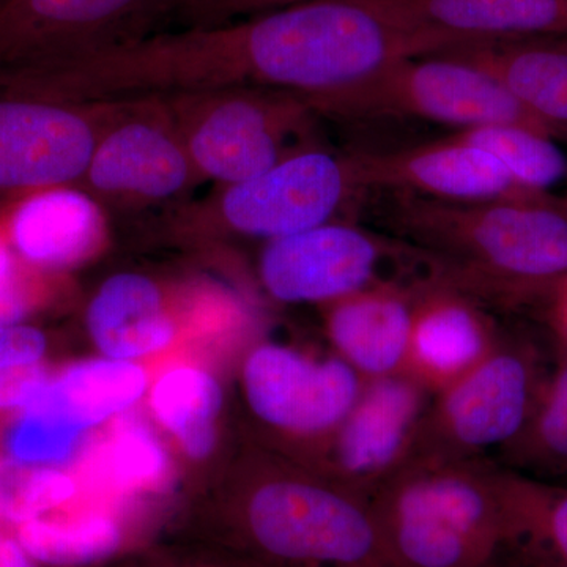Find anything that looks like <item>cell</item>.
I'll list each match as a JSON object with an SVG mask.
<instances>
[{
    "label": "cell",
    "mask_w": 567,
    "mask_h": 567,
    "mask_svg": "<svg viewBox=\"0 0 567 567\" xmlns=\"http://www.w3.org/2000/svg\"><path fill=\"white\" fill-rule=\"evenodd\" d=\"M462 43L450 33L404 24L369 0H309L240 20L152 33L32 71L25 87L84 103L267 89L311 104L390 63Z\"/></svg>",
    "instance_id": "1"
},
{
    "label": "cell",
    "mask_w": 567,
    "mask_h": 567,
    "mask_svg": "<svg viewBox=\"0 0 567 567\" xmlns=\"http://www.w3.org/2000/svg\"><path fill=\"white\" fill-rule=\"evenodd\" d=\"M375 216L429 275L484 305L535 308L567 279V203L546 194L443 203L377 192Z\"/></svg>",
    "instance_id": "2"
},
{
    "label": "cell",
    "mask_w": 567,
    "mask_h": 567,
    "mask_svg": "<svg viewBox=\"0 0 567 567\" xmlns=\"http://www.w3.org/2000/svg\"><path fill=\"white\" fill-rule=\"evenodd\" d=\"M527 477L498 462H409L371 496L395 567H486L525 535Z\"/></svg>",
    "instance_id": "3"
},
{
    "label": "cell",
    "mask_w": 567,
    "mask_h": 567,
    "mask_svg": "<svg viewBox=\"0 0 567 567\" xmlns=\"http://www.w3.org/2000/svg\"><path fill=\"white\" fill-rule=\"evenodd\" d=\"M546 353L532 336L502 330L483 361L432 398L409 462L498 457L535 413L554 365Z\"/></svg>",
    "instance_id": "4"
},
{
    "label": "cell",
    "mask_w": 567,
    "mask_h": 567,
    "mask_svg": "<svg viewBox=\"0 0 567 567\" xmlns=\"http://www.w3.org/2000/svg\"><path fill=\"white\" fill-rule=\"evenodd\" d=\"M246 543L287 567H395L371 499L328 480L271 477L241 509Z\"/></svg>",
    "instance_id": "5"
},
{
    "label": "cell",
    "mask_w": 567,
    "mask_h": 567,
    "mask_svg": "<svg viewBox=\"0 0 567 567\" xmlns=\"http://www.w3.org/2000/svg\"><path fill=\"white\" fill-rule=\"evenodd\" d=\"M173 118L200 181H248L293 153L320 145L303 96L267 89H219L156 96Z\"/></svg>",
    "instance_id": "6"
},
{
    "label": "cell",
    "mask_w": 567,
    "mask_h": 567,
    "mask_svg": "<svg viewBox=\"0 0 567 567\" xmlns=\"http://www.w3.org/2000/svg\"><path fill=\"white\" fill-rule=\"evenodd\" d=\"M364 197L347 155L322 145L287 156L248 181L218 186L199 200L163 212L178 229L208 230L274 241L339 219Z\"/></svg>",
    "instance_id": "7"
},
{
    "label": "cell",
    "mask_w": 567,
    "mask_h": 567,
    "mask_svg": "<svg viewBox=\"0 0 567 567\" xmlns=\"http://www.w3.org/2000/svg\"><path fill=\"white\" fill-rule=\"evenodd\" d=\"M311 106L324 117L349 121L417 118L453 126L456 132L517 125L554 137L498 78L446 52L390 63Z\"/></svg>",
    "instance_id": "8"
},
{
    "label": "cell",
    "mask_w": 567,
    "mask_h": 567,
    "mask_svg": "<svg viewBox=\"0 0 567 567\" xmlns=\"http://www.w3.org/2000/svg\"><path fill=\"white\" fill-rule=\"evenodd\" d=\"M125 102H63L0 85V216L32 194L76 189Z\"/></svg>",
    "instance_id": "9"
},
{
    "label": "cell",
    "mask_w": 567,
    "mask_h": 567,
    "mask_svg": "<svg viewBox=\"0 0 567 567\" xmlns=\"http://www.w3.org/2000/svg\"><path fill=\"white\" fill-rule=\"evenodd\" d=\"M174 6L175 0H0V76L164 31Z\"/></svg>",
    "instance_id": "10"
},
{
    "label": "cell",
    "mask_w": 567,
    "mask_h": 567,
    "mask_svg": "<svg viewBox=\"0 0 567 567\" xmlns=\"http://www.w3.org/2000/svg\"><path fill=\"white\" fill-rule=\"evenodd\" d=\"M200 183L163 100L148 96L126 100L100 137L76 192L115 210H167Z\"/></svg>",
    "instance_id": "11"
},
{
    "label": "cell",
    "mask_w": 567,
    "mask_h": 567,
    "mask_svg": "<svg viewBox=\"0 0 567 567\" xmlns=\"http://www.w3.org/2000/svg\"><path fill=\"white\" fill-rule=\"evenodd\" d=\"M415 251L390 235L347 223H324L268 241L260 256L265 290L284 303L328 305L385 278V265Z\"/></svg>",
    "instance_id": "12"
},
{
    "label": "cell",
    "mask_w": 567,
    "mask_h": 567,
    "mask_svg": "<svg viewBox=\"0 0 567 567\" xmlns=\"http://www.w3.org/2000/svg\"><path fill=\"white\" fill-rule=\"evenodd\" d=\"M432 398L406 372L365 380L350 412L323 442L328 480L371 499L409 464Z\"/></svg>",
    "instance_id": "13"
},
{
    "label": "cell",
    "mask_w": 567,
    "mask_h": 567,
    "mask_svg": "<svg viewBox=\"0 0 567 567\" xmlns=\"http://www.w3.org/2000/svg\"><path fill=\"white\" fill-rule=\"evenodd\" d=\"M244 382L248 404L265 424L324 442L357 402L365 380L338 354L317 360L265 344L246 360Z\"/></svg>",
    "instance_id": "14"
},
{
    "label": "cell",
    "mask_w": 567,
    "mask_h": 567,
    "mask_svg": "<svg viewBox=\"0 0 567 567\" xmlns=\"http://www.w3.org/2000/svg\"><path fill=\"white\" fill-rule=\"evenodd\" d=\"M358 188L415 194L443 203H492L546 196L518 185L486 152L443 137L398 152L347 153Z\"/></svg>",
    "instance_id": "15"
},
{
    "label": "cell",
    "mask_w": 567,
    "mask_h": 567,
    "mask_svg": "<svg viewBox=\"0 0 567 567\" xmlns=\"http://www.w3.org/2000/svg\"><path fill=\"white\" fill-rule=\"evenodd\" d=\"M499 334L483 301L427 275L417 284L405 372L439 394L483 361Z\"/></svg>",
    "instance_id": "16"
},
{
    "label": "cell",
    "mask_w": 567,
    "mask_h": 567,
    "mask_svg": "<svg viewBox=\"0 0 567 567\" xmlns=\"http://www.w3.org/2000/svg\"><path fill=\"white\" fill-rule=\"evenodd\" d=\"M417 284L383 279L324 305L334 354L364 380L405 372Z\"/></svg>",
    "instance_id": "17"
},
{
    "label": "cell",
    "mask_w": 567,
    "mask_h": 567,
    "mask_svg": "<svg viewBox=\"0 0 567 567\" xmlns=\"http://www.w3.org/2000/svg\"><path fill=\"white\" fill-rule=\"evenodd\" d=\"M443 52L494 74L555 140L567 141V37L475 40Z\"/></svg>",
    "instance_id": "18"
},
{
    "label": "cell",
    "mask_w": 567,
    "mask_h": 567,
    "mask_svg": "<svg viewBox=\"0 0 567 567\" xmlns=\"http://www.w3.org/2000/svg\"><path fill=\"white\" fill-rule=\"evenodd\" d=\"M413 28L466 41L567 37V0H369Z\"/></svg>",
    "instance_id": "19"
},
{
    "label": "cell",
    "mask_w": 567,
    "mask_h": 567,
    "mask_svg": "<svg viewBox=\"0 0 567 567\" xmlns=\"http://www.w3.org/2000/svg\"><path fill=\"white\" fill-rule=\"evenodd\" d=\"M87 324L99 349L115 360L158 352L175 334L159 287L134 274L103 284L89 306Z\"/></svg>",
    "instance_id": "20"
},
{
    "label": "cell",
    "mask_w": 567,
    "mask_h": 567,
    "mask_svg": "<svg viewBox=\"0 0 567 567\" xmlns=\"http://www.w3.org/2000/svg\"><path fill=\"white\" fill-rule=\"evenodd\" d=\"M87 197L76 189L32 194L0 216L11 244L35 265L58 267L80 259L92 244Z\"/></svg>",
    "instance_id": "21"
},
{
    "label": "cell",
    "mask_w": 567,
    "mask_h": 567,
    "mask_svg": "<svg viewBox=\"0 0 567 567\" xmlns=\"http://www.w3.org/2000/svg\"><path fill=\"white\" fill-rule=\"evenodd\" d=\"M144 390L145 375L137 365L122 360L89 361L50 382L28 409L65 417L85 429L134 404Z\"/></svg>",
    "instance_id": "22"
},
{
    "label": "cell",
    "mask_w": 567,
    "mask_h": 567,
    "mask_svg": "<svg viewBox=\"0 0 567 567\" xmlns=\"http://www.w3.org/2000/svg\"><path fill=\"white\" fill-rule=\"evenodd\" d=\"M558 357L522 435L495 462L520 475L567 487V347Z\"/></svg>",
    "instance_id": "23"
},
{
    "label": "cell",
    "mask_w": 567,
    "mask_h": 567,
    "mask_svg": "<svg viewBox=\"0 0 567 567\" xmlns=\"http://www.w3.org/2000/svg\"><path fill=\"white\" fill-rule=\"evenodd\" d=\"M450 140L486 152L525 189H548L567 178V158L554 137L517 125H491L450 134Z\"/></svg>",
    "instance_id": "24"
},
{
    "label": "cell",
    "mask_w": 567,
    "mask_h": 567,
    "mask_svg": "<svg viewBox=\"0 0 567 567\" xmlns=\"http://www.w3.org/2000/svg\"><path fill=\"white\" fill-rule=\"evenodd\" d=\"M221 401V390L216 380L189 368L175 369L162 377L152 395L156 416L177 435L186 453L193 457L210 453Z\"/></svg>",
    "instance_id": "25"
},
{
    "label": "cell",
    "mask_w": 567,
    "mask_h": 567,
    "mask_svg": "<svg viewBox=\"0 0 567 567\" xmlns=\"http://www.w3.org/2000/svg\"><path fill=\"white\" fill-rule=\"evenodd\" d=\"M18 539L37 561L52 566H81L112 554L121 533L107 518L63 522L33 520L20 527Z\"/></svg>",
    "instance_id": "26"
},
{
    "label": "cell",
    "mask_w": 567,
    "mask_h": 567,
    "mask_svg": "<svg viewBox=\"0 0 567 567\" xmlns=\"http://www.w3.org/2000/svg\"><path fill=\"white\" fill-rule=\"evenodd\" d=\"M73 494V481L61 472L0 458V522L25 524Z\"/></svg>",
    "instance_id": "27"
},
{
    "label": "cell",
    "mask_w": 567,
    "mask_h": 567,
    "mask_svg": "<svg viewBox=\"0 0 567 567\" xmlns=\"http://www.w3.org/2000/svg\"><path fill=\"white\" fill-rule=\"evenodd\" d=\"M84 429L52 413L25 409L7 435L11 456L28 464H59L76 450Z\"/></svg>",
    "instance_id": "28"
},
{
    "label": "cell",
    "mask_w": 567,
    "mask_h": 567,
    "mask_svg": "<svg viewBox=\"0 0 567 567\" xmlns=\"http://www.w3.org/2000/svg\"><path fill=\"white\" fill-rule=\"evenodd\" d=\"M525 535L535 537L567 567V487L527 477Z\"/></svg>",
    "instance_id": "29"
},
{
    "label": "cell",
    "mask_w": 567,
    "mask_h": 567,
    "mask_svg": "<svg viewBox=\"0 0 567 567\" xmlns=\"http://www.w3.org/2000/svg\"><path fill=\"white\" fill-rule=\"evenodd\" d=\"M112 473L123 486L140 487L163 475L166 457L151 432L136 424L118 431L111 447Z\"/></svg>",
    "instance_id": "30"
},
{
    "label": "cell",
    "mask_w": 567,
    "mask_h": 567,
    "mask_svg": "<svg viewBox=\"0 0 567 567\" xmlns=\"http://www.w3.org/2000/svg\"><path fill=\"white\" fill-rule=\"evenodd\" d=\"M47 369L25 364L0 371V409H28L50 385Z\"/></svg>",
    "instance_id": "31"
},
{
    "label": "cell",
    "mask_w": 567,
    "mask_h": 567,
    "mask_svg": "<svg viewBox=\"0 0 567 567\" xmlns=\"http://www.w3.org/2000/svg\"><path fill=\"white\" fill-rule=\"evenodd\" d=\"M44 350L47 339L35 328L0 324V371L37 363Z\"/></svg>",
    "instance_id": "32"
},
{
    "label": "cell",
    "mask_w": 567,
    "mask_h": 567,
    "mask_svg": "<svg viewBox=\"0 0 567 567\" xmlns=\"http://www.w3.org/2000/svg\"><path fill=\"white\" fill-rule=\"evenodd\" d=\"M303 2H309V0H212L203 10L197 11L192 21L183 28L240 20V18L286 9V7Z\"/></svg>",
    "instance_id": "33"
},
{
    "label": "cell",
    "mask_w": 567,
    "mask_h": 567,
    "mask_svg": "<svg viewBox=\"0 0 567 567\" xmlns=\"http://www.w3.org/2000/svg\"><path fill=\"white\" fill-rule=\"evenodd\" d=\"M486 567H565L535 537L524 535L507 544Z\"/></svg>",
    "instance_id": "34"
},
{
    "label": "cell",
    "mask_w": 567,
    "mask_h": 567,
    "mask_svg": "<svg viewBox=\"0 0 567 567\" xmlns=\"http://www.w3.org/2000/svg\"><path fill=\"white\" fill-rule=\"evenodd\" d=\"M558 346L567 347V279L535 306Z\"/></svg>",
    "instance_id": "35"
},
{
    "label": "cell",
    "mask_w": 567,
    "mask_h": 567,
    "mask_svg": "<svg viewBox=\"0 0 567 567\" xmlns=\"http://www.w3.org/2000/svg\"><path fill=\"white\" fill-rule=\"evenodd\" d=\"M0 567H37L20 540L0 533Z\"/></svg>",
    "instance_id": "36"
},
{
    "label": "cell",
    "mask_w": 567,
    "mask_h": 567,
    "mask_svg": "<svg viewBox=\"0 0 567 567\" xmlns=\"http://www.w3.org/2000/svg\"><path fill=\"white\" fill-rule=\"evenodd\" d=\"M212 0H175L173 17H171L169 28L177 29L188 24L197 11L203 10Z\"/></svg>",
    "instance_id": "37"
},
{
    "label": "cell",
    "mask_w": 567,
    "mask_h": 567,
    "mask_svg": "<svg viewBox=\"0 0 567 567\" xmlns=\"http://www.w3.org/2000/svg\"><path fill=\"white\" fill-rule=\"evenodd\" d=\"M563 199H565V200H566V203H567V193H566V196H565V197H563Z\"/></svg>",
    "instance_id": "38"
}]
</instances>
